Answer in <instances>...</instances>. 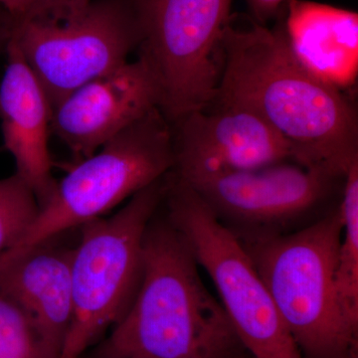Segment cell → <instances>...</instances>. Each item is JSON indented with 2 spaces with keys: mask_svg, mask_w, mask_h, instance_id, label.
I'll return each instance as SVG.
<instances>
[{
  "mask_svg": "<svg viewBox=\"0 0 358 358\" xmlns=\"http://www.w3.org/2000/svg\"><path fill=\"white\" fill-rule=\"evenodd\" d=\"M164 201L245 350L253 358H303L248 254L197 192L171 173Z\"/></svg>",
  "mask_w": 358,
  "mask_h": 358,
  "instance_id": "52a82bcc",
  "label": "cell"
},
{
  "mask_svg": "<svg viewBox=\"0 0 358 358\" xmlns=\"http://www.w3.org/2000/svg\"><path fill=\"white\" fill-rule=\"evenodd\" d=\"M173 127L159 108L117 134L56 181L24 236L0 262L103 217L173 169Z\"/></svg>",
  "mask_w": 358,
  "mask_h": 358,
  "instance_id": "5b68a950",
  "label": "cell"
},
{
  "mask_svg": "<svg viewBox=\"0 0 358 358\" xmlns=\"http://www.w3.org/2000/svg\"><path fill=\"white\" fill-rule=\"evenodd\" d=\"M345 176L285 160L181 180L239 241H250L289 234L319 220L341 200Z\"/></svg>",
  "mask_w": 358,
  "mask_h": 358,
  "instance_id": "ba28073f",
  "label": "cell"
},
{
  "mask_svg": "<svg viewBox=\"0 0 358 358\" xmlns=\"http://www.w3.org/2000/svg\"><path fill=\"white\" fill-rule=\"evenodd\" d=\"M155 215L133 303L94 358H240L244 346L192 249L166 216Z\"/></svg>",
  "mask_w": 358,
  "mask_h": 358,
  "instance_id": "7a4b0ae2",
  "label": "cell"
},
{
  "mask_svg": "<svg viewBox=\"0 0 358 358\" xmlns=\"http://www.w3.org/2000/svg\"><path fill=\"white\" fill-rule=\"evenodd\" d=\"M0 358H45L31 320L18 303L0 293Z\"/></svg>",
  "mask_w": 358,
  "mask_h": 358,
  "instance_id": "e0dca14e",
  "label": "cell"
},
{
  "mask_svg": "<svg viewBox=\"0 0 358 358\" xmlns=\"http://www.w3.org/2000/svg\"><path fill=\"white\" fill-rule=\"evenodd\" d=\"M250 10L254 16V20L261 24L271 18L274 17L278 11L281 9L282 4L288 0H247Z\"/></svg>",
  "mask_w": 358,
  "mask_h": 358,
  "instance_id": "d6986e66",
  "label": "cell"
},
{
  "mask_svg": "<svg viewBox=\"0 0 358 358\" xmlns=\"http://www.w3.org/2000/svg\"><path fill=\"white\" fill-rule=\"evenodd\" d=\"M173 124L171 173L180 179L296 162L293 148L279 134L238 106L213 102Z\"/></svg>",
  "mask_w": 358,
  "mask_h": 358,
  "instance_id": "30bf717a",
  "label": "cell"
},
{
  "mask_svg": "<svg viewBox=\"0 0 358 358\" xmlns=\"http://www.w3.org/2000/svg\"><path fill=\"white\" fill-rule=\"evenodd\" d=\"M341 231L338 202L300 230L240 241L303 358H355L357 352L358 327L346 317L334 280Z\"/></svg>",
  "mask_w": 358,
  "mask_h": 358,
  "instance_id": "3957f363",
  "label": "cell"
},
{
  "mask_svg": "<svg viewBox=\"0 0 358 358\" xmlns=\"http://www.w3.org/2000/svg\"><path fill=\"white\" fill-rule=\"evenodd\" d=\"M53 0H0V6L6 9L14 20L26 17L45 10Z\"/></svg>",
  "mask_w": 358,
  "mask_h": 358,
  "instance_id": "ac0fdd59",
  "label": "cell"
},
{
  "mask_svg": "<svg viewBox=\"0 0 358 358\" xmlns=\"http://www.w3.org/2000/svg\"><path fill=\"white\" fill-rule=\"evenodd\" d=\"M159 106L157 78L140 55L59 101L52 109L51 133L77 162Z\"/></svg>",
  "mask_w": 358,
  "mask_h": 358,
  "instance_id": "8fae6325",
  "label": "cell"
},
{
  "mask_svg": "<svg viewBox=\"0 0 358 358\" xmlns=\"http://www.w3.org/2000/svg\"><path fill=\"white\" fill-rule=\"evenodd\" d=\"M167 176L110 216L81 227L71 252L72 322L60 358H80L124 317L143 271V239L164 201Z\"/></svg>",
  "mask_w": 358,
  "mask_h": 358,
  "instance_id": "8992f818",
  "label": "cell"
},
{
  "mask_svg": "<svg viewBox=\"0 0 358 358\" xmlns=\"http://www.w3.org/2000/svg\"><path fill=\"white\" fill-rule=\"evenodd\" d=\"M285 34L301 64L324 84L345 92L358 74V14L348 9L288 0Z\"/></svg>",
  "mask_w": 358,
  "mask_h": 358,
  "instance_id": "5bb4252c",
  "label": "cell"
},
{
  "mask_svg": "<svg viewBox=\"0 0 358 358\" xmlns=\"http://www.w3.org/2000/svg\"><path fill=\"white\" fill-rule=\"evenodd\" d=\"M150 0H53L42 13L14 20L13 38L49 102L129 62L145 34Z\"/></svg>",
  "mask_w": 358,
  "mask_h": 358,
  "instance_id": "277c9868",
  "label": "cell"
},
{
  "mask_svg": "<svg viewBox=\"0 0 358 358\" xmlns=\"http://www.w3.org/2000/svg\"><path fill=\"white\" fill-rule=\"evenodd\" d=\"M54 240L0 262V293L27 313L45 358H60L72 322V248Z\"/></svg>",
  "mask_w": 358,
  "mask_h": 358,
  "instance_id": "4fadbf2b",
  "label": "cell"
},
{
  "mask_svg": "<svg viewBox=\"0 0 358 358\" xmlns=\"http://www.w3.org/2000/svg\"><path fill=\"white\" fill-rule=\"evenodd\" d=\"M233 0H150L140 55L157 78L167 121L208 107L217 96L219 47Z\"/></svg>",
  "mask_w": 358,
  "mask_h": 358,
  "instance_id": "9c48e42d",
  "label": "cell"
},
{
  "mask_svg": "<svg viewBox=\"0 0 358 358\" xmlns=\"http://www.w3.org/2000/svg\"><path fill=\"white\" fill-rule=\"evenodd\" d=\"M343 231L336 254V292L346 317L358 327V162L346 173L341 201Z\"/></svg>",
  "mask_w": 358,
  "mask_h": 358,
  "instance_id": "9a60e30c",
  "label": "cell"
},
{
  "mask_svg": "<svg viewBox=\"0 0 358 358\" xmlns=\"http://www.w3.org/2000/svg\"><path fill=\"white\" fill-rule=\"evenodd\" d=\"M14 18L0 6V57L6 55L7 47L13 37Z\"/></svg>",
  "mask_w": 358,
  "mask_h": 358,
  "instance_id": "ffe728a7",
  "label": "cell"
},
{
  "mask_svg": "<svg viewBox=\"0 0 358 358\" xmlns=\"http://www.w3.org/2000/svg\"><path fill=\"white\" fill-rule=\"evenodd\" d=\"M214 102L238 106L267 122L291 145L296 162L345 176L358 162L357 112L345 92L308 72L284 27L255 20L224 27Z\"/></svg>",
  "mask_w": 358,
  "mask_h": 358,
  "instance_id": "6da1fadb",
  "label": "cell"
},
{
  "mask_svg": "<svg viewBox=\"0 0 358 358\" xmlns=\"http://www.w3.org/2000/svg\"><path fill=\"white\" fill-rule=\"evenodd\" d=\"M38 211L34 192L17 174L0 179V257L22 239Z\"/></svg>",
  "mask_w": 358,
  "mask_h": 358,
  "instance_id": "2e32d148",
  "label": "cell"
},
{
  "mask_svg": "<svg viewBox=\"0 0 358 358\" xmlns=\"http://www.w3.org/2000/svg\"><path fill=\"white\" fill-rule=\"evenodd\" d=\"M6 56L0 79L3 145L15 162V174L31 188L40 207L56 185L49 150L52 106L13 38Z\"/></svg>",
  "mask_w": 358,
  "mask_h": 358,
  "instance_id": "7c38bea8",
  "label": "cell"
},
{
  "mask_svg": "<svg viewBox=\"0 0 358 358\" xmlns=\"http://www.w3.org/2000/svg\"><path fill=\"white\" fill-rule=\"evenodd\" d=\"M252 358H253V357H252Z\"/></svg>",
  "mask_w": 358,
  "mask_h": 358,
  "instance_id": "7402d4cb",
  "label": "cell"
},
{
  "mask_svg": "<svg viewBox=\"0 0 358 358\" xmlns=\"http://www.w3.org/2000/svg\"><path fill=\"white\" fill-rule=\"evenodd\" d=\"M63 4L81 3V2L88 1V0H56Z\"/></svg>",
  "mask_w": 358,
  "mask_h": 358,
  "instance_id": "44dd1931",
  "label": "cell"
}]
</instances>
